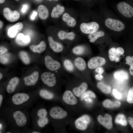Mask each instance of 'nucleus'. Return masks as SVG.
<instances>
[{
    "mask_svg": "<svg viewBox=\"0 0 133 133\" xmlns=\"http://www.w3.org/2000/svg\"><path fill=\"white\" fill-rule=\"evenodd\" d=\"M97 86L104 93L109 94L111 92V87L103 83L99 82L98 83Z\"/></svg>",
    "mask_w": 133,
    "mask_h": 133,
    "instance_id": "33",
    "label": "nucleus"
},
{
    "mask_svg": "<svg viewBox=\"0 0 133 133\" xmlns=\"http://www.w3.org/2000/svg\"><path fill=\"white\" fill-rule=\"evenodd\" d=\"M15 41L17 44L18 45L25 46L30 43L31 39L28 35H25L23 33H20L17 36Z\"/></svg>",
    "mask_w": 133,
    "mask_h": 133,
    "instance_id": "20",
    "label": "nucleus"
},
{
    "mask_svg": "<svg viewBox=\"0 0 133 133\" xmlns=\"http://www.w3.org/2000/svg\"><path fill=\"white\" fill-rule=\"evenodd\" d=\"M95 71L99 74L101 75L103 73L104 70L102 67H98L95 69Z\"/></svg>",
    "mask_w": 133,
    "mask_h": 133,
    "instance_id": "46",
    "label": "nucleus"
},
{
    "mask_svg": "<svg viewBox=\"0 0 133 133\" xmlns=\"http://www.w3.org/2000/svg\"><path fill=\"white\" fill-rule=\"evenodd\" d=\"M5 94L0 93V108H1L3 103L5 99Z\"/></svg>",
    "mask_w": 133,
    "mask_h": 133,
    "instance_id": "44",
    "label": "nucleus"
},
{
    "mask_svg": "<svg viewBox=\"0 0 133 133\" xmlns=\"http://www.w3.org/2000/svg\"><path fill=\"white\" fill-rule=\"evenodd\" d=\"M99 24L95 22H92L88 23H83L80 26V29L81 31L86 34H90L93 33L99 29Z\"/></svg>",
    "mask_w": 133,
    "mask_h": 133,
    "instance_id": "5",
    "label": "nucleus"
},
{
    "mask_svg": "<svg viewBox=\"0 0 133 133\" xmlns=\"http://www.w3.org/2000/svg\"><path fill=\"white\" fill-rule=\"evenodd\" d=\"M109 57L110 60L112 61H115L117 62L120 60V56L118 55L116 48H112L109 50Z\"/></svg>",
    "mask_w": 133,
    "mask_h": 133,
    "instance_id": "29",
    "label": "nucleus"
},
{
    "mask_svg": "<svg viewBox=\"0 0 133 133\" xmlns=\"http://www.w3.org/2000/svg\"><path fill=\"white\" fill-rule=\"evenodd\" d=\"M87 86V84L85 82H83L79 87L73 88V92L76 96L79 97L86 90Z\"/></svg>",
    "mask_w": 133,
    "mask_h": 133,
    "instance_id": "26",
    "label": "nucleus"
},
{
    "mask_svg": "<svg viewBox=\"0 0 133 133\" xmlns=\"http://www.w3.org/2000/svg\"><path fill=\"white\" fill-rule=\"evenodd\" d=\"M0 108V118L10 129L6 133L25 132L28 129L30 116L28 110L16 109L4 104Z\"/></svg>",
    "mask_w": 133,
    "mask_h": 133,
    "instance_id": "1",
    "label": "nucleus"
},
{
    "mask_svg": "<svg viewBox=\"0 0 133 133\" xmlns=\"http://www.w3.org/2000/svg\"><path fill=\"white\" fill-rule=\"evenodd\" d=\"M57 35L59 39L61 40L67 39L69 40H72L74 39L75 37V34L73 32H67L63 30L59 31Z\"/></svg>",
    "mask_w": 133,
    "mask_h": 133,
    "instance_id": "22",
    "label": "nucleus"
},
{
    "mask_svg": "<svg viewBox=\"0 0 133 133\" xmlns=\"http://www.w3.org/2000/svg\"><path fill=\"white\" fill-rule=\"evenodd\" d=\"M102 104L105 107L112 108L119 106L121 103L120 102L118 101H113L109 99H106L103 101Z\"/></svg>",
    "mask_w": 133,
    "mask_h": 133,
    "instance_id": "28",
    "label": "nucleus"
},
{
    "mask_svg": "<svg viewBox=\"0 0 133 133\" xmlns=\"http://www.w3.org/2000/svg\"><path fill=\"white\" fill-rule=\"evenodd\" d=\"M63 99L65 102L70 105H75L78 102L76 98L73 93L69 90H67L64 92Z\"/></svg>",
    "mask_w": 133,
    "mask_h": 133,
    "instance_id": "16",
    "label": "nucleus"
},
{
    "mask_svg": "<svg viewBox=\"0 0 133 133\" xmlns=\"http://www.w3.org/2000/svg\"><path fill=\"white\" fill-rule=\"evenodd\" d=\"M112 94L114 97L117 99H120L122 96L121 93L119 92L116 89H114L112 90Z\"/></svg>",
    "mask_w": 133,
    "mask_h": 133,
    "instance_id": "42",
    "label": "nucleus"
},
{
    "mask_svg": "<svg viewBox=\"0 0 133 133\" xmlns=\"http://www.w3.org/2000/svg\"><path fill=\"white\" fill-rule=\"evenodd\" d=\"M88 97L95 98L96 97V96L93 92L90 91H87L84 92L82 94L81 97V100H83Z\"/></svg>",
    "mask_w": 133,
    "mask_h": 133,
    "instance_id": "39",
    "label": "nucleus"
},
{
    "mask_svg": "<svg viewBox=\"0 0 133 133\" xmlns=\"http://www.w3.org/2000/svg\"><path fill=\"white\" fill-rule=\"evenodd\" d=\"M19 56L21 60L24 64H28L30 63V59L27 53L25 51H20L19 53Z\"/></svg>",
    "mask_w": 133,
    "mask_h": 133,
    "instance_id": "34",
    "label": "nucleus"
},
{
    "mask_svg": "<svg viewBox=\"0 0 133 133\" xmlns=\"http://www.w3.org/2000/svg\"><path fill=\"white\" fill-rule=\"evenodd\" d=\"M50 1H51V0H53L54 1H58L59 0H49Z\"/></svg>",
    "mask_w": 133,
    "mask_h": 133,
    "instance_id": "55",
    "label": "nucleus"
},
{
    "mask_svg": "<svg viewBox=\"0 0 133 133\" xmlns=\"http://www.w3.org/2000/svg\"><path fill=\"white\" fill-rule=\"evenodd\" d=\"M127 121L129 124L133 129V118L131 117H129L128 118Z\"/></svg>",
    "mask_w": 133,
    "mask_h": 133,
    "instance_id": "47",
    "label": "nucleus"
},
{
    "mask_svg": "<svg viewBox=\"0 0 133 133\" xmlns=\"http://www.w3.org/2000/svg\"><path fill=\"white\" fill-rule=\"evenodd\" d=\"M48 39L50 47L53 51L58 53L63 50L64 47L61 43L54 41L50 36L48 37Z\"/></svg>",
    "mask_w": 133,
    "mask_h": 133,
    "instance_id": "18",
    "label": "nucleus"
},
{
    "mask_svg": "<svg viewBox=\"0 0 133 133\" xmlns=\"http://www.w3.org/2000/svg\"><path fill=\"white\" fill-rule=\"evenodd\" d=\"M114 76L115 79L120 82H123L128 80L129 77L127 73L122 70L115 72L114 73Z\"/></svg>",
    "mask_w": 133,
    "mask_h": 133,
    "instance_id": "21",
    "label": "nucleus"
},
{
    "mask_svg": "<svg viewBox=\"0 0 133 133\" xmlns=\"http://www.w3.org/2000/svg\"><path fill=\"white\" fill-rule=\"evenodd\" d=\"M65 11V8L59 4H57L56 7H54L51 12V15L53 18H57L62 14Z\"/></svg>",
    "mask_w": 133,
    "mask_h": 133,
    "instance_id": "25",
    "label": "nucleus"
},
{
    "mask_svg": "<svg viewBox=\"0 0 133 133\" xmlns=\"http://www.w3.org/2000/svg\"><path fill=\"white\" fill-rule=\"evenodd\" d=\"M62 19L66 22L68 26L70 27L75 26L76 24L75 19L67 13H65L63 14L62 17Z\"/></svg>",
    "mask_w": 133,
    "mask_h": 133,
    "instance_id": "24",
    "label": "nucleus"
},
{
    "mask_svg": "<svg viewBox=\"0 0 133 133\" xmlns=\"http://www.w3.org/2000/svg\"><path fill=\"white\" fill-rule=\"evenodd\" d=\"M115 122L116 123L123 126H126L127 124L126 117L122 114H119L116 116L115 118Z\"/></svg>",
    "mask_w": 133,
    "mask_h": 133,
    "instance_id": "32",
    "label": "nucleus"
},
{
    "mask_svg": "<svg viewBox=\"0 0 133 133\" xmlns=\"http://www.w3.org/2000/svg\"><path fill=\"white\" fill-rule=\"evenodd\" d=\"M117 8L119 12L123 16L128 18L133 16V7L124 2L119 3Z\"/></svg>",
    "mask_w": 133,
    "mask_h": 133,
    "instance_id": "6",
    "label": "nucleus"
},
{
    "mask_svg": "<svg viewBox=\"0 0 133 133\" xmlns=\"http://www.w3.org/2000/svg\"><path fill=\"white\" fill-rule=\"evenodd\" d=\"M10 56L8 53H4L0 55V63L3 64H6L8 63L10 61Z\"/></svg>",
    "mask_w": 133,
    "mask_h": 133,
    "instance_id": "38",
    "label": "nucleus"
},
{
    "mask_svg": "<svg viewBox=\"0 0 133 133\" xmlns=\"http://www.w3.org/2000/svg\"><path fill=\"white\" fill-rule=\"evenodd\" d=\"M46 109L38 105L32 110L31 114L33 129L40 130L49 122Z\"/></svg>",
    "mask_w": 133,
    "mask_h": 133,
    "instance_id": "3",
    "label": "nucleus"
},
{
    "mask_svg": "<svg viewBox=\"0 0 133 133\" xmlns=\"http://www.w3.org/2000/svg\"><path fill=\"white\" fill-rule=\"evenodd\" d=\"M117 53L119 56L122 55L124 52L123 49L121 47H118L116 48Z\"/></svg>",
    "mask_w": 133,
    "mask_h": 133,
    "instance_id": "43",
    "label": "nucleus"
},
{
    "mask_svg": "<svg viewBox=\"0 0 133 133\" xmlns=\"http://www.w3.org/2000/svg\"><path fill=\"white\" fill-rule=\"evenodd\" d=\"M45 62L46 67L51 71H55L59 69L61 67V64L58 62L53 59L49 55L45 56Z\"/></svg>",
    "mask_w": 133,
    "mask_h": 133,
    "instance_id": "14",
    "label": "nucleus"
},
{
    "mask_svg": "<svg viewBox=\"0 0 133 133\" xmlns=\"http://www.w3.org/2000/svg\"><path fill=\"white\" fill-rule=\"evenodd\" d=\"M50 117L54 119H60L65 117L67 113L63 109L59 107H54L51 108L49 111Z\"/></svg>",
    "mask_w": 133,
    "mask_h": 133,
    "instance_id": "10",
    "label": "nucleus"
},
{
    "mask_svg": "<svg viewBox=\"0 0 133 133\" xmlns=\"http://www.w3.org/2000/svg\"><path fill=\"white\" fill-rule=\"evenodd\" d=\"M35 92L38 98L40 97L45 100H51L54 97L53 92L46 89H41Z\"/></svg>",
    "mask_w": 133,
    "mask_h": 133,
    "instance_id": "17",
    "label": "nucleus"
},
{
    "mask_svg": "<svg viewBox=\"0 0 133 133\" xmlns=\"http://www.w3.org/2000/svg\"><path fill=\"white\" fill-rule=\"evenodd\" d=\"M105 24L109 29L117 32L123 30L125 27L124 24L121 21L111 18L106 19Z\"/></svg>",
    "mask_w": 133,
    "mask_h": 133,
    "instance_id": "4",
    "label": "nucleus"
},
{
    "mask_svg": "<svg viewBox=\"0 0 133 133\" xmlns=\"http://www.w3.org/2000/svg\"><path fill=\"white\" fill-rule=\"evenodd\" d=\"M3 13L5 18L8 21L14 22L17 21L19 18L20 15L17 10L12 11L9 8H4L3 11Z\"/></svg>",
    "mask_w": 133,
    "mask_h": 133,
    "instance_id": "9",
    "label": "nucleus"
},
{
    "mask_svg": "<svg viewBox=\"0 0 133 133\" xmlns=\"http://www.w3.org/2000/svg\"><path fill=\"white\" fill-rule=\"evenodd\" d=\"M5 1V0H0V3H3Z\"/></svg>",
    "mask_w": 133,
    "mask_h": 133,
    "instance_id": "54",
    "label": "nucleus"
},
{
    "mask_svg": "<svg viewBox=\"0 0 133 133\" xmlns=\"http://www.w3.org/2000/svg\"><path fill=\"white\" fill-rule=\"evenodd\" d=\"M97 119L99 123L107 129L109 130L112 127V118L110 115L106 114L104 117L101 115H99Z\"/></svg>",
    "mask_w": 133,
    "mask_h": 133,
    "instance_id": "15",
    "label": "nucleus"
},
{
    "mask_svg": "<svg viewBox=\"0 0 133 133\" xmlns=\"http://www.w3.org/2000/svg\"><path fill=\"white\" fill-rule=\"evenodd\" d=\"M39 99L35 92H17L5 98L3 104L19 110H28L31 108Z\"/></svg>",
    "mask_w": 133,
    "mask_h": 133,
    "instance_id": "2",
    "label": "nucleus"
},
{
    "mask_svg": "<svg viewBox=\"0 0 133 133\" xmlns=\"http://www.w3.org/2000/svg\"><path fill=\"white\" fill-rule=\"evenodd\" d=\"M8 128L7 125L5 122L0 118V133H5Z\"/></svg>",
    "mask_w": 133,
    "mask_h": 133,
    "instance_id": "40",
    "label": "nucleus"
},
{
    "mask_svg": "<svg viewBox=\"0 0 133 133\" xmlns=\"http://www.w3.org/2000/svg\"><path fill=\"white\" fill-rule=\"evenodd\" d=\"M38 72L34 71L30 75L25 76L23 78L24 84L27 86H31L35 85L39 79Z\"/></svg>",
    "mask_w": 133,
    "mask_h": 133,
    "instance_id": "13",
    "label": "nucleus"
},
{
    "mask_svg": "<svg viewBox=\"0 0 133 133\" xmlns=\"http://www.w3.org/2000/svg\"><path fill=\"white\" fill-rule=\"evenodd\" d=\"M28 7V6L27 5H24L21 9V11L23 13H24L26 11Z\"/></svg>",
    "mask_w": 133,
    "mask_h": 133,
    "instance_id": "50",
    "label": "nucleus"
},
{
    "mask_svg": "<svg viewBox=\"0 0 133 133\" xmlns=\"http://www.w3.org/2000/svg\"><path fill=\"white\" fill-rule=\"evenodd\" d=\"M39 16L41 19H46L49 16V12L47 8L43 5H39L38 8Z\"/></svg>",
    "mask_w": 133,
    "mask_h": 133,
    "instance_id": "27",
    "label": "nucleus"
},
{
    "mask_svg": "<svg viewBox=\"0 0 133 133\" xmlns=\"http://www.w3.org/2000/svg\"><path fill=\"white\" fill-rule=\"evenodd\" d=\"M91 121L90 117L88 115H84L77 119L75 121V127L78 129L85 130Z\"/></svg>",
    "mask_w": 133,
    "mask_h": 133,
    "instance_id": "8",
    "label": "nucleus"
},
{
    "mask_svg": "<svg viewBox=\"0 0 133 133\" xmlns=\"http://www.w3.org/2000/svg\"><path fill=\"white\" fill-rule=\"evenodd\" d=\"M85 48L82 46H78L74 47L72 49V51L74 54L80 55L83 54L85 51Z\"/></svg>",
    "mask_w": 133,
    "mask_h": 133,
    "instance_id": "36",
    "label": "nucleus"
},
{
    "mask_svg": "<svg viewBox=\"0 0 133 133\" xmlns=\"http://www.w3.org/2000/svg\"><path fill=\"white\" fill-rule=\"evenodd\" d=\"M106 63L105 59L103 57L97 56L91 58L87 63L88 67L93 69L104 65Z\"/></svg>",
    "mask_w": 133,
    "mask_h": 133,
    "instance_id": "12",
    "label": "nucleus"
},
{
    "mask_svg": "<svg viewBox=\"0 0 133 133\" xmlns=\"http://www.w3.org/2000/svg\"><path fill=\"white\" fill-rule=\"evenodd\" d=\"M3 77V75L2 74L0 73V80H1L2 78Z\"/></svg>",
    "mask_w": 133,
    "mask_h": 133,
    "instance_id": "53",
    "label": "nucleus"
},
{
    "mask_svg": "<svg viewBox=\"0 0 133 133\" xmlns=\"http://www.w3.org/2000/svg\"><path fill=\"white\" fill-rule=\"evenodd\" d=\"M46 45L43 41H41L37 45H32L30 47V50L33 52L38 53L42 52L45 50Z\"/></svg>",
    "mask_w": 133,
    "mask_h": 133,
    "instance_id": "23",
    "label": "nucleus"
},
{
    "mask_svg": "<svg viewBox=\"0 0 133 133\" xmlns=\"http://www.w3.org/2000/svg\"><path fill=\"white\" fill-rule=\"evenodd\" d=\"M104 33L102 31H97L91 34H89L88 36L89 41L91 43L94 42L98 38L104 36Z\"/></svg>",
    "mask_w": 133,
    "mask_h": 133,
    "instance_id": "30",
    "label": "nucleus"
},
{
    "mask_svg": "<svg viewBox=\"0 0 133 133\" xmlns=\"http://www.w3.org/2000/svg\"><path fill=\"white\" fill-rule=\"evenodd\" d=\"M23 26V24L21 23L18 22L10 27L8 31V36L10 38L14 37L17 33L22 30Z\"/></svg>",
    "mask_w": 133,
    "mask_h": 133,
    "instance_id": "19",
    "label": "nucleus"
},
{
    "mask_svg": "<svg viewBox=\"0 0 133 133\" xmlns=\"http://www.w3.org/2000/svg\"><path fill=\"white\" fill-rule=\"evenodd\" d=\"M16 0V1H18V0Z\"/></svg>",
    "mask_w": 133,
    "mask_h": 133,
    "instance_id": "56",
    "label": "nucleus"
},
{
    "mask_svg": "<svg viewBox=\"0 0 133 133\" xmlns=\"http://www.w3.org/2000/svg\"><path fill=\"white\" fill-rule=\"evenodd\" d=\"M65 68L68 71H72L74 69L73 65L71 61L69 60L66 59L64 62Z\"/></svg>",
    "mask_w": 133,
    "mask_h": 133,
    "instance_id": "37",
    "label": "nucleus"
},
{
    "mask_svg": "<svg viewBox=\"0 0 133 133\" xmlns=\"http://www.w3.org/2000/svg\"><path fill=\"white\" fill-rule=\"evenodd\" d=\"M3 25L2 22L1 21H0V28L1 29Z\"/></svg>",
    "mask_w": 133,
    "mask_h": 133,
    "instance_id": "51",
    "label": "nucleus"
},
{
    "mask_svg": "<svg viewBox=\"0 0 133 133\" xmlns=\"http://www.w3.org/2000/svg\"><path fill=\"white\" fill-rule=\"evenodd\" d=\"M37 14V12L35 11H33V13L31 16V18L32 20H34L35 17L36 16Z\"/></svg>",
    "mask_w": 133,
    "mask_h": 133,
    "instance_id": "48",
    "label": "nucleus"
},
{
    "mask_svg": "<svg viewBox=\"0 0 133 133\" xmlns=\"http://www.w3.org/2000/svg\"><path fill=\"white\" fill-rule=\"evenodd\" d=\"M7 51V49L3 46H0V54L1 55L6 53Z\"/></svg>",
    "mask_w": 133,
    "mask_h": 133,
    "instance_id": "45",
    "label": "nucleus"
},
{
    "mask_svg": "<svg viewBox=\"0 0 133 133\" xmlns=\"http://www.w3.org/2000/svg\"><path fill=\"white\" fill-rule=\"evenodd\" d=\"M41 79L43 82L49 87H53L56 83L55 77L53 74L50 72L43 73L41 75Z\"/></svg>",
    "mask_w": 133,
    "mask_h": 133,
    "instance_id": "7",
    "label": "nucleus"
},
{
    "mask_svg": "<svg viewBox=\"0 0 133 133\" xmlns=\"http://www.w3.org/2000/svg\"><path fill=\"white\" fill-rule=\"evenodd\" d=\"M74 64L76 67L79 70H84L86 67V63L84 60L80 57L76 58L74 61Z\"/></svg>",
    "mask_w": 133,
    "mask_h": 133,
    "instance_id": "31",
    "label": "nucleus"
},
{
    "mask_svg": "<svg viewBox=\"0 0 133 133\" xmlns=\"http://www.w3.org/2000/svg\"><path fill=\"white\" fill-rule=\"evenodd\" d=\"M92 100L90 99V98H89V99H87V100H86V101H87L89 102H92Z\"/></svg>",
    "mask_w": 133,
    "mask_h": 133,
    "instance_id": "52",
    "label": "nucleus"
},
{
    "mask_svg": "<svg viewBox=\"0 0 133 133\" xmlns=\"http://www.w3.org/2000/svg\"><path fill=\"white\" fill-rule=\"evenodd\" d=\"M127 100L129 103H133V86L131 88L129 91Z\"/></svg>",
    "mask_w": 133,
    "mask_h": 133,
    "instance_id": "41",
    "label": "nucleus"
},
{
    "mask_svg": "<svg viewBox=\"0 0 133 133\" xmlns=\"http://www.w3.org/2000/svg\"><path fill=\"white\" fill-rule=\"evenodd\" d=\"M19 79L14 77L10 80L6 86V91L8 95L16 93V89L19 82Z\"/></svg>",
    "mask_w": 133,
    "mask_h": 133,
    "instance_id": "11",
    "label": "nucleus"
},
{
    "mask_svg": "<svg viewBox=\"0 0 133 133\" xmlns=\"http://www.w3.org/2000/svg\"><path fill=\"white\" fill-rule=\"evenodd\" d=\"M96 78L99 80H101L103 78V77L101 74H98L96 75L95 76Z\"/></svg>",
    "mask_w": 133,
    "mask_h": 133,
    "instance_id": "49",
    "label": "nucleus"
},
{
    "mask_svg": "<svg viewBox=\"0 0 133 133\" xmlns=\"http://www.w3.org/2000/svg\"><path fill=\"white\" fill-rule=\"evenodd\" d=\"M126 64L130 66L129 69L130 74L133 76V56H127L126 58Z\"/></svg>",
    "mask_w": 133,
    "mask_h": 133,
    "instance_id": "35",
    "label": "nucleus"
}]
</instances>
